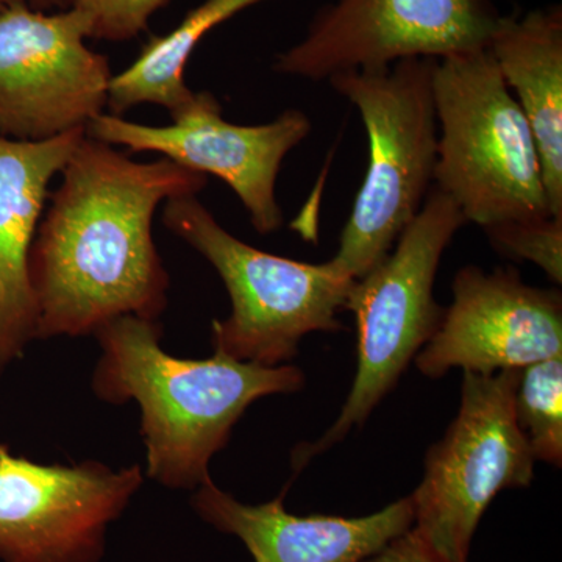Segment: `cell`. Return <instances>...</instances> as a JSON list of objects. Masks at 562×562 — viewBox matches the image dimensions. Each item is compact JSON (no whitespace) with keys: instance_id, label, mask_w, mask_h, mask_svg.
I'll return each mask as SVG.
<instances>
[{"instance_id":"6da1fadb","label":"cell","mask_w":562,"mask_h":562,"mask_svg":"<svg viewBox=\"0 0 562 562\" xmlns=\"http://www.w3.org/2000/svg\"><path fill=\"white\" fill-rule=\"evenodd\" d=\"M61 176L29 257L36 339L94 335L127 314L157 321L169 276L151 235L155 211L199 194L209 179L168 158L128 160L88 135Z\"/></svg>"},{"instance_id":"7a4b0ae2","label":"cell","mask_w":562,"mask_h":562,"mask_svg":"<svg viewBox=\"0 0 562 562\" xmlns=\"http://www.w3.org/2000/svg\"><path fill=\"white\" fill-rule=\"evenodd\" d=\"M102 357L92 390L103 402L135 401L147 449V475L169 490H198L211 458L228 441L251 403L302 390L305 373L243 362L214 351L183 360L161 349L157 321L116 317L94 331Z\"/></svg>"},{"instance_id":"3957f363","label":"cell","mask_w":562,"mask_h":562,"mask_svg":"<svg viewBox=\"0 0 562 562\" xmlns=\"http://www.w3.org/2000/svg\"><path fill=\"white\" fill-rule=\"evenodd\" d=\"M438 160L435 188L465 222L486 228L553 216L530 124L490 49L436 61Z\"/></svg>"},{"instance_id":"277c9868","label":"cell","mask_w":562,"mask_h":562,"mask_svg":"<svg viewBox=\"0 0 562 562\" xmlns=\"http://www.w3.org/2000/svg\"><path fill=\"white\" fill-rule=\"evenodd\" d=\"M432 58L328 79L360 111L369 140L364 180L333 265L360 280L387 257L431 191L438 160Z\"/></svg>"},{"instance_id":"5b68a950","label":"cell","mask_w":562,"mask_h":562,"mask_svg":"<svg viewBox=\"0 0 562 562\" xmlns=\"http://www.w3.org/2000/svg\"><path fill=\"white\" fill-rule=\"evenodd\" d=\"M162 222L211 262L232 301L231 316L213 322V347L236 361L277 368L297 355L314 331L341 330L355 280L331 260L310 265L239 241L195 195L165 202Z\"/></svg>"},{"instance_id":"8992f818","label":"cell","mask_w":562,"mask_h":562,"mask_svg":"<svg viewBox=\"0 0 562 562\" xmlns=\"http://www.w3.org/2000/svg\"><path fill=\"white\" fill-rule=\"evenodd\" d=\"M465 224L457 203L432 187L387 257L355 280L346 310L357 319V375L335 424L316 442L295 449V471L361 427L430 341L443 313L432 294L436 273L443 251Z\"/></svg>"},{"instance_id":"52a82bcc","label":"cell","mask_w":562,"mask_h":562,"mask_svg":"<svg viewBox=\"0 0 562 562\" xmlns=\"http://www.w3.org/2000/svg\"><path fill=\"white\" fill-rule=\"evenodd\" d=\"M519 372H464L460 412L431 447L424 479L409 495L412 530L447 562H469L487 506L535 476L536 460L514 414Z\"/></svg>"},{"instance_id":"ba28073f","label":"cell","mask_w":562,"mask_h":562,"mask_svg":"<svg viewBox=\"0 0 562 562\" xmlns=\"http://www.w3.org/2000/svg\"><path fill=\"white\" fill-rule=\"evenodd\" d=\"M502 20L492 0H335L273 69L319 81L406 58L442 60L487 49Z\"/></svg>"},{"instance_id":"9c48e42d","label":"cell","mask_w":562,"mask_h":562,"mask_svg":"<svg viewBox=\"0 0 562 562\" xmlns=\"http://www.w3.org/2000/svg\"><path fill=\"white\" fill-rule=\"evenodd\" d=\"M90 35V20L74 7L0 11V136L57 138L103 113L113 74L85 43Z\"/></svg>"},{"instance_id":"30bf717a","label":"cell","mask_w":562,"mask_h":562,"mask_svg":"<svg viewBox=\"0 0 562 562\" xmlns=\"http://www.w3.org/2000/svg\"><path fill=\"white\" fill-rule=\"evenodd\" d=\"M140 486L139 465H43L0 443V561L101 562L110 525Z\"/></svg>"},{"instance_id":"8fae6325","label":"cell","mask_w":562,"mask_h":562,"mask_svg":"<svg viewBox=\"0 0 562 562\" xmlns=\"http://www.w3.org/2000/svg\"><path fill=\"white\" fill-rule=\"evenodd\" d=\"M172 121L151 127L102 113L87 125V135L132 151H157L191 171L220 177L243 202L255 231H279L284 220L277 177L286 155L308 138L310 117L286 110L268 124H233L222 117L217 99L203 91L195 92L194 101Z\"/></svg>"},{"instance_id":"7c38bea8","label":"cell","mask_w":562,"mask_h":562,"mask_svg":"<svg viewBox=\"0 0 562 562\" xmlns=\"http://www.w3.org/2000/svg\"><path fill=\"white\" fill-rule=\"evenodd\" d=\"M452 292V305L414 358L428 379L454 368L482 375L522 371L562 357V301L557 290L530 286L512 268L484 272L465 266L454 276Z\"/></svg>"},{"instance_id":"4fadbf2b","label":"cell","mask_w":562,"mask_h":562,"mask_svg":"<svg viewBox=\"0 0 562 562\" xmlns=\"http://www.w3.org/2000/svg\"><path fill=\"white\" fill-rule=\"evenodd\" d=\"M192 508L225 535L236 536L255 562H362L413 527L412 497L361 517L295 516L284 494L246 505L206 480L195 490Z\"/></svg>"},{"instance_id":"5bb4252c","label":"cell","mask_w":562,"mask_h":562,"mask_svg":"<svg viewBox=\"0 0 562 562\" xmlns=\"http://www.w3.org/2000/svg\"><path fill=\"white\" fill-rule=\"evenodd\" d=\"M87 128L47 140L0 136V375L36 339L38 312L29 257L49 195Z\"/></svg>"},{"instance_id":"9a60e30c","label":"cell","mask_w":562,"mask_h":562,"mask_svg":"<svg viewBox=\"0 0 562 562\" xmlns=\"http://www.w3.org/2000/svg\"><path fill=\"white\" fill-rule=\"evenodd\" d=\"M487 49L530 124L550 211L562 217L561 7L503 16Z\"/></svg>"},{"instance_id":"2e32d148","label":"cell","mask_w":562,"mask_h":562,"mask_svg":"<svg viewBox=\"0 0 562 562\" xmlns=\"http://www.w3.org/2000/svg\"><path fill=\"white\" fill-rule=\"evenodd\" d=\"M260 2L265 0H205L172 32L151 36L131 68L111 79L106 101L110 114L122 116L140 103H155L176 117L194 101L195 92L184 83L183 74L203 36Z\"/></svg>"},{"instance_id":"e0dca14e","label":"cell","mask_w":562,"mask_h":562,"mask_svg":"<svg viewBox=\"0 0 562 562\" xmlns=\"http://www.w3.org/2000/svg\"><path fill=\"white\" fill-rule=\"evenodd\" d=\"M514 414L535 460L560 468L562 462V357L519 372Z\"/></svg>"},{"instance_id":"ac0fdd59","label":"cell","mask_w":562,"mask_h":562,"mask_svg":"<svg viewBox=\"0 0 562 562\" xmlns=\"http://www.w3.org/2000/svg\"><path fill=\"white\" fill-rule=\"evenodd\" d=\"M492 247L513 260L541 268L558 286L562 283V217L509 221L483 228Z\"/></svg>"},{"instance_id":"d6986e66","label":"cell","mask_w":562,"mask_h":562,"mask_svg":"<svg viewBox=\"0 0 562 562\" xmlns=\"http://www.w3.org/2000/svg\"><path fill=\"white\" fill-rule=\"evenodd\" d=\"M169 0H72L74 9L90 20V38H135L149 24L151 14Z\"/></svg>"},{"instance_id":"ffe728a7","label":"cell","mask_w":562,"mask_h":562,"mask_svg":"<svg viewBox=\"0 0 562 562\" xmlns=\"http://www.w3.org/2000/svg\"><path fill=\"white\" fill-rule=\"evenodd\" d=\"M362 562H447L409 528Z\"/></svg>"},{"instance_id":"44dd1931","label":"cell","mask_w":562,"mask_h":562,"mask_svg":"<svg viewBox=\"0 0 562 562\" xmlns=\"http://www.w3.org/2000/svg\"><path fill=\"white\" fill-rule=\"evenodd\" d=\"M31 9L40 11L66 10L72 5V0H25Z\"/></svg>"},{"instance_id":"7402d4cb","label":"cell","mask_w":562,"mask_h":562,"mask_svg":"<svg viewBox=\"0 0 562 562\" xmlns=\"http://www.w3.org/2000/svg\"><path fill=\"white\" fill-rule=\"evenodd\" d=\"M18 3H25V0H0V11L18 5Z\"/></svg>"}]
</instances>
